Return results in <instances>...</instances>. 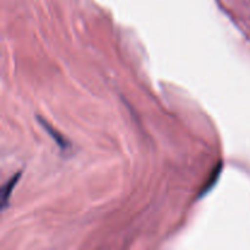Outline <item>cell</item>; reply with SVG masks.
I'll use <instances>...</instances> for the list:
<instances>
[{
    "label": "cell",
    "instance_id": "1",
    "mask_svg": "<svg viewBox=\"0 0 250 250\" xmlns=\"http://www.w3.org/2000/svg\"><path fill=\"white\" fill-rule=\"evenodd\" d=\"M19 177H21V173H17V175H15L14 177H12L10 181H7L6 185H5L4 187H2V192H1L2 209H4V208L6 207L7 200H9L10 195H11L12 188H14L15 185H16V182H17V180H19Z\"/></svg>",
    "mask_w": 250,
    "mask_h": 250
},
{
    "label": "cell",
    "instance_id": "2",
    "mask_svg": "<svg viewBox=\"0 0 250 250\" xmlns=\"http://www.w3.org/2000/svg\"><path fill=\"white\" fill-rule=\"evenodd\" d=\"M42 121V120H41ZM43 122V126H44V128L46 129V131H48V133L50 134L51 137H53L54 139H55V142H56V144H58L59 146H61V148H66V146H67V143H66L65 142V139L62 138V137L60 136V134L58 133V132H55L54 131L53 128H51L50 126H49L48 124H46V122H44V121H42Z\"/></svg>",
    "mask_w": 250,
    "mask_h": 250
}]
</instances>
